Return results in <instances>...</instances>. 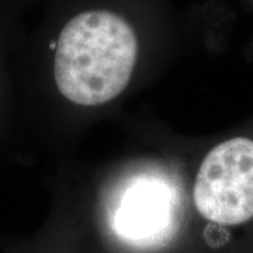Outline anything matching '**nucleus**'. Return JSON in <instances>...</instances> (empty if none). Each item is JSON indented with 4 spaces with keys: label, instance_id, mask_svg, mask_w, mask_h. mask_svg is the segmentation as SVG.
I'll list each match as a JSON object with an SVG mask.
<instances>
[{
    "label": "nucleus",
    "instance_id": "7ed1b4c3",
    "mask_svg": "<svg viewBox=\"0 0 253 253\" xmlns=\"http://www.w3.org/2000/svg\"><path fill=\"white\" fill-rule=\"evenodd\" d=\"M183 203L179 187L158 173H139L121 186L111 201L110 226L126 244L154 248L179 228Z\"/></svg>",
    "mask_w": 253,
    "mask_h": 253
},
{
    "label": "nucleus",
    "instance_id": "f257e3e1",
    "mask_svg": "<svg viewBox=\"0 0 253 253\" xmlns=\"http://www.w3.org/2000/svg\"><path fill=\"white\" fill-rule=\"evenodd\" d=\"M58 89L81 106H99L126 89L139 52L132 21L118 10L86 7L65 20L55 41Z\"/></svg>",
    "mask_w": 253,
    "mask_h": 253
},
{
    "label": "nucleus",
    "instance_id": "f03ea898",
    "mask_svg": "<svg viewBox=\"0 0 253 253\" xmlns=\"http://www.w3.org/2000/svg\"><path fill=\"white\" fill-rule=\"evenodd\" d=\"M200 215L221 226L253 219V136L235 135L204 156L193 190Z\"/></svg>",
    "mask_w": 253,
    "mask_h": 253
}]
</instances>
